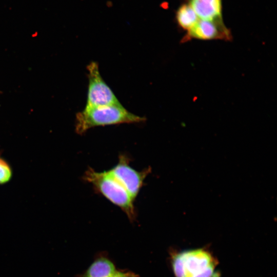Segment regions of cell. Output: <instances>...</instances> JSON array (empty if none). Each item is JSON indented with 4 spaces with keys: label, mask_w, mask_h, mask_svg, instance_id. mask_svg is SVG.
<instances>
[{
    "label": "cell",
    "mask_w": 277,
    "mask_h": 277,
    "mask_svg": "<svg viewBox=\"0 0 277 277\" xmlns=\"http://www.w3.org/2000/svg\"><path fill=\"white\" fill-rule=\"evenodd\" d=\"M145 118L128 111L122 104L85 107L76 117V132L82 134L91 128L124 123H136Z\"/></svg>",
    "instance_id": "1"
},
{
    "label": "cell",
    "mask_w": 277,
    "mask_h": 277,
    "mask_svg": "<svg viewBox=\"0 0 277 277\" xmlns=\"http://www.w3.org/2000/svg\"><path fill=\"white\" fill-rule=\"evenodd\" d=\"M83 179L113 204L120 207L131 221L136 217L134 200L124 186L108 171L98 172L89 167Z\"/></svg>",
    "instance_id": "2"
},
{
    "label": "cell",
    "mask_w": 277,
    "mask_h": 277,
    "mask_svg": "<svg viewBox=\"0 0 277 277\" xmlns=\"http://www.w3.org/2000/svg\"><path fill=\"white\" fill-rule=\"evenodd\" d=\"M171 260L175 277H197L216 265L211 253L202 248L172 253Z\"/></svg>",
    "instance_id": "3"
},
{
    "label": "cell",
    "mask_w": 277,
    "mask_h": 277,
    "mask_svg": "<svg viewBox=\"0 0 277 277\" xmlns=\"http://www.w3.org/2000/svg\"><path fill=\"white\" fill-rule=\"evenodd\" d=\"M88 87L85 107L121 104L101 76L98 65L92 62L87 66Z\"/></svg>",
    "instance_id": "4"
},
{
    "label": "cell",
    "mask_w": 277,
    "mask_h": 277,
    "mask_svg": "<svg viewBox=\"0 0 277 277\" xmlns=\"http://www.w3.org/2000/svg\"><path fill=\"white\" fill-rule=\"evenodd\" d=\"M129 158L121 154L116 165L108 170L127 190L134 200L137 197L146 176L150 173V167L138 171L129 165Z\"/></svg>",
    "instance_id": "5"
},
{
    "label": "cell",
    "mask_w": 277,
    "mask_h": 277,
    "mask_svg": "<svg viewBox=\"0 0 277 277\" xmlns=\"http://www.w3.org/2000/svg\"><path fill=\"white\" fill-rule=\"evenodd\" d=\"M191 39L229 41L231 40L232 35L230 31L224 25L222 19L212 21L201 19L187 31L183 38L182 42Z\"/></svg>",
    "instance_id": "6"
},
{
    "label": "cell",
    "mask_w": 277,
    "mask_h": 277,
    "mask_svg": "<svg viewBox=\"0 0 277 277\" xmlns=\"http://www.w3.org/2000/svg\"><path fill=\"white\" fill-rule=\"evenodd\" d=\"M199 18L212 21L222 19V0H187Z\"/></svg>",
    "instance_id": "7"
},
{
    "label": "cell",
    "mask_w": 277,
    "mask_h": 277,
    "mask_svg": "<svg viewBox=\"0 0 277 277\" xmlns=\"http://www.w3.org/2000/svg\"><path fill=\"white\" fill-rule=\"evenodd\" d=\"M116 270L112 261L105 254H100L78 277H110Z\"/></svg>",
    "instance_id": "8"
},
{
    "label": "cell",
    "mask_w": 277,
    "mask_h": 277,
    "mask_svg": "<svg viewBox=\"0 0 277 277\" xmlns=\"http://www.w3.org/2000/svg\"><path fill=\"white\" fill-rule=\"evenodd\" d=\"M176 19L179 26L187 31L199 20L194 11L187 4H183L179 8Z\"/></svg>",
    "instance_id": "9"
},
{
    "label": "cell",
    "mask_w": 277,
    "mask_h": 277,
    "mask_svg": "<svg viewBox=\"0 0 277 277\" xmlns=\"http://www.w3.org/2000/svg\"><path fill=\"white\" fill-rule=\"evenodd\" d=\"M11 176V170L8 164L0 158V184L8 182Z\"/></svg>",
    "instance_id": "10"
},
{
    "label": "cell",
    "mask_w": 277,
    "mask_h": 277,
    "mask_svg": "<svg viewBox=\"0 0 277 277\" xmlns=\"http://www.w3.org/2000/svg\"><path fill=\"white\" fill-rule=\"evenodd\" d=\"M110 277H139L138 275L135 273L125 270H118Z\"/></svg>",
    "instance_id": "11"
}]
</instances>
